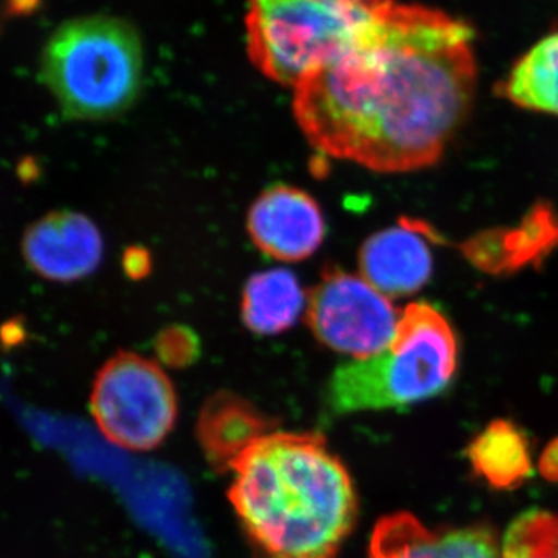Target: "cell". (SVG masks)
<instances>
[{
	"mask_svg": "<svg viewBox=\"0 0 558 558\" xmlns=\"http://www.w3.org/2000/svg\"><path fill=\"white\" fill-rule=\"evenodd\" d=\"M256 429L219 462L255 558H337L357 520L348 469L318 433Z\"/></svg>",
	"mask_w": 558,
	"mask_h": 558,
	"instance_id": "cell-2",
	"label": "cell"
},
{
	"mask_svg": "<svg viewBox=\"0 0 558 558\" xmlns=\"http://www.w3.org/2000/svg\"><path fill=\"white\" fill-rule=\"evenodd\" d=\"M542 472L549 480H558V439L550 444L543 454Z\"/></svg>",
	"mask_w": 558,
	"mask_h": 558,
	"instance_id": "cell-16",
	"label": "cell"
},
{
	"mask_svg": "<svg viewBox=\"0 0 558 558\" xmlns=\"http://www.w3.org/2000/svg\"><path fill=\"white\" fill-rule=\"evenodd\" d=\"M472 27L444 11L392 0L357 46L295 87L315 148L379 172L436 163L475 94Z\"/></svg>",
	"mask_w": 558,
	"mask_h": 558,
	"instance_id": "cell-1",
	"label": "cell"
},
{
	"mask_svg": "<svg viewBox=\"0 0 558 558\" xmlns=\"http://www.w3.org/2000/svg\"><path fill=\"white\" fill-rule=\"evenodd\" d=\"M392 0H247L248 54L270 80L299 86L365 38Z\"/></svg>",
	"mask_w": 558,
	"mask_h": 558,
	"instance_id": "cell-5",
	"label": "cell"
},
{
	"mask_svg": "<svg viewBox=\"0 0 558 558\" xmlns=\"http://www.w3.org/2000/svg\"><path fill=\"white\" fill-rule=\"evenodd\" d=\"M178 410L170 377L131 352L110 359L92 389V416L105 438L124 450L157 449L174 428Z\"/></svg>",
	"mask_w": 558,
	"mask_h": 558,
	"instance_id": "cell-6",
	"label": "cell"
},
{
	"mask_svg": "<svg viewBox=\"0 0 558 558\" xmlns=\"http://www.w3.org/2000/svg\"><path fill=\"white\" fill-rule=\"evenodd\" d=\"M40 78L70 119L117 116L130 108L142 86L137 32L101 14L65 21L44 46Z\"/></svg>",
	"mask_w": 558,
	"mask_h": 558,
	"instance_id": "cell-4",
	"label": "cell"
},
{
	"mask_svg": "<svg viewBox=\"0 0 558 558\" xmlns=\"http://www.w3.org/2000/svg\"><path fill=\"white\" fill-rule=\"evenodd\" d=\"M22 253L39 277L72 282L94 274L100 266L102 238L87 216L54 211L28 227L22 240Z\"/></svg>",
	"mask_w": 558,
	"mask_h": 558,
	"instance_id": "cell-8",
	"label": "cell"
},
{
	"mask_svg": "<svg viewBox=\"0 0 558 558\" xmlns=\"http://www.w3.org/2000/svg\"><path fill=\"white\" fill-rule=\"evenodd\" d=\"M304 292L292 271L274 269L253 275L242 296V318L253 332L277 336L295 325Z\"/></svg>",
	"mask_w": 558,
	"mask_h": 558,
	"instance_id": "cell-13",
	"label": "cell"
},
{
	"mask_svg": "<svg viewBox=\"0 0 558 558\" xmlns=\"http://www.w3.org/2000/svg\"><path fill=\"white\" fill-rule=\"evenodd\" d=\"M368 558H499V553L487 529L433 532L402 512L376 524Z\"/></svg>",
	"mask_w": 558,
	"mask_h": 558,
	"instance_id": "cell-11",
	"label": "cell"
},
{
	"mask_svg": "<svg viewBox=\"0 0 558 558\" xmlns=\"http://www.w3.org/2000/svg\"><path fill=\"white\" fill-rule=\"evenodd\" d=\"M469 458L473 470L497 488L519 486L532 473L526 436L512 422H492L470 444Z\"/></svg>",
	"mask_w": 558,
	"mask_h": 558,
	"instance_id": "cell-14",
	"label": "cell"
},
{
	"mask_svg": "<svg viewBox=\"0 0 558 558\" xmlns=\"http://www.w3.org/2000/svg\"><path fill=\"white\" fill-rule=\"evenodd\" d=\"M359 259L362 277L388 299L413 295L433 274L432 250L421 227L411 222L371 236Z\"/></svg>",
	"mask_w": 558,
	"mask_h": 558,
	"instance_id": "cell-10",
	"label": "cell"
},
{
	"mask_svg": "<svg viewBox=\"0 0 558 558\" xmlns=\"http://www.w3.org/2000/svg\"><path fill=\"white\" fill-rule=\"evenodd\" d=\"M248 233L264 253L281 260H303L325 238V219L310 194L278 185L264 191L248 213Z\"/></svg>",
	"mask_w": 558,
	"mask_h": 558,
	"instance_id": "cell-9",
	"label": "cell"
},
{
	"mask_svg": "<svg viewBox=\"0 0 558 558\" xmlns=\"http://www.w3.org/2000/svg\"><path fill=\"white\" fill-rule=\"evenodd\" d=\"M400 315L365 278L332 269L312 290L307 322L323 344L359 360L391 344Z\"/></svg>",
	"mask_w": 558,
	"mask_h": 558,
	"instance_id": "cell-7",
	"label": "cell"
},
{
	"mask_svg": "<svg viewBox=\"0 0 558 558\" xmlns=\"http://www.w3.org/2000/svg\"><path fill=\"white\" fill-rule=\"evenodd\" d=\"M458 368L457 336L442 312L425 301L400 315L398 332L379 354L333 373L328 403L336 414L400 410L442 395Z\"/></svg>",
	"mask_w": 558,
	"mask_h": 558,
	"instance_id": "cell-3",
	"label": "cell"
},
{
	"mask_svg": "<svg viewBox=\"0 0 558 558\" xmlns=\"http://www.w3.org/2000/svg\"><path fill=\"white\" fill-rule=\"evenodd\" d=\"M44 0H0V36L16 21L32 16Z\"/></svg>",
	"mask_w": 558,
	"mask_h": 558,
	"instance_id": "cell-15",
	"label": "cell"
},
{
	"mask_svg": "<svg viewBox=\"0 0 558 558\" xmlns=\"http://www.w3.org/2000/svg\"><path fill=\"white\" fill-rule=\"evenodd\" d=\"M497 92L521 109L558 117V25L512 65Z\"/></svg>",
	"mask_w": 558,
	"mask_h": 558,
	"instance_id": "cell-12",
	"label": "cell"
}]
</instances>
